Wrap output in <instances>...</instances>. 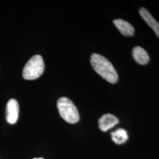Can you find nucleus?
<instances>
[{
  "instance_id": "10",
  "label": "nucleus",
  "mask_w": 159,
  "mask_h": 159,
  "mask_svg": "<svg viewBox=\"0 0 159 159\" xmlns=\"http://www.w3.org/2000/svg\"><path fill=\"white\" fill-rule=\"evenodd\" d=\"M33 159H44L43 158H42V157H40V158H34Z\"/></svg>"
},
{
  "instance_id": "1",
  "label": "nucleus",
  "mask_w": 159,
  "mask_h": 159,
  "mask_svg": "<svg viewBox=\"0 0 159 159\" xmlns=\"http://www.w3.org/2000/svg\"><path fill=\"white\" fill-rule=\"evenodd\" d=\"M90 63L93 69L102 78L110 83H116L118 81V74L112 64L108 60L98 54H93Z\"/></svg>"
},
{
  "instance_id": "8",
  "label": "nucleus",
  "mask_w": 159,
  "mask_h": 159,
  "mask_svg": "<svg viewBox=\"0 0 159 159\" xmlns=\"http://www.w3.org/2000/svg\"><path fill=\"white\" fill-rule=\"evenodd\" d=\"M133 57L137 63L141 65H145L149 61V56L147 51L140 47H136L133 48Z\"/></svg>"
},
{
  "instance_id": "9",
  "label": "nucleus",
  "mask_w": 159,
  "mask_h": 159,
  "mask_svg": "<svg viewBox=\"0 0 159 159\" xmlns=\"http://www.w3.org/2000/svg\"><path fill=\"white\" fill-rule=\"evenodd\" d=\"M111 139L114 142L117 144H123L128 139L127 131L123 129H118L111 133Z\"/></svg>"
},
{
  "instance_id": "4",
  "label": "nucleus",
  "mask_w": 159,
  "mask_h": 159,
  "mask_svg": "<svg viewBox=\"0 0 159 159\" xmlns=\"http://www.w3.org/2000/svg\"><path fill=\"white\" fill-rule=\"evenodd\" d=\"M19 105L16 99H10L7 104L6 119L8 123L14 125L18 119Z\"/></svg>"
},
{
  "instance_id": "6",
  "label": "nucleus",
  "mask_w": 159,
  "mask_h": 159,
  "mask_svg": "<svg viewBox=\"0 0 159 159\" xmlns=\"http://www.w3.org/2000/svg\"><path fill=\"white\" fill-rule=\"evenodd\" d=\"M139 14L144 21L148 24V25L153 30L157 37L159 38V23L145 8H140Z\"/></svg>"
},
{
  "instance_id": "7",
  "label": "nucleus",
  "mask_w": 159,
  "mask_h": 159,
  "mask_svg": "<svg viewBox=\"0 0 159 159\" xmlns=\"http://www.w3.org/2000/svg\"><path fill=\"white\" fill-rule=\"evenodd\" d=\"M116 27L120 33L125 37H130L134 33V29L130 23L122 19H116L113 21Z\"/></svg>"
},
{
  "instance_id": "3",
  "label": "nucleus",
  "mask_w": 159,
  "mask_h": 159,
  "mask_svg": "<svg viewBox=\"0 0 159 159\" xmlns=\"http://www.w3.org/2000/svg\"><path fill=\"white\" fill-rule=\"evenodd\" d=\"M44 70V63L43 57L35 55L29 60L23 68V78L29 80L37 79L43 73Z\"/></svg>"
},
{
  "instance_id": "2",
  "label": "nucleus",
  "mask_w": 159,
  "mask_h": 159,
  "mask_svg": "<svg viewBox=\"0 0 159 159\" xmlns=\"http://www.w3.org/2000/svg\"><path fill=\"white\" fill-rule=\"evenodd\" d=\"M57 108L61 117L67 122L73 124L79 121L78 110L73 102L68 98L65 97L60 98L57 102Z\"/></svg>"
},
{
  "instance_id": "5",
  "label": "nucleus",
  "mask_w": 159,
  "mask_h": 159,
  "mask_svg": "<svg viewBox=\"0 0 159 159\" xmlns=\"http://www.w3.org/2000/svg\"><path fill=\"white\" fill-rule=\"evenodd\" d=\"M119 123V119L113 114H106L98 120L99 128L102 131H106Z\"/></svg>"
}]
</instances>
